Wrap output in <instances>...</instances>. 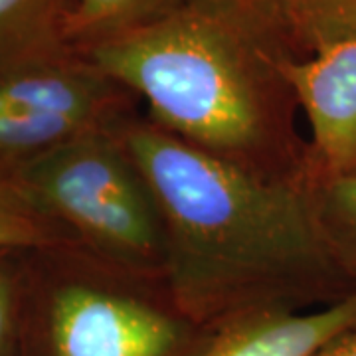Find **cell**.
<instances>
[{"instance_id":"6da1fadb","label":"cell","mask_w":356,"mask_h":356,"mask_svg":"<svg viewBox=\"0 0 356 356\" xmlns=\"http://www.w3.org/2000/svg\"><path fill=\"white\" fill-rule=\"evenodd\" d=\"M165 229V287L192 321L295 301L334 303L356 289L318 229L311 178H273L204 153L131 115L121 125Z\"/></svg>"},{"instance_id":"7a4b0ae2","label":"cell","mask_w":356,"mask_h":356,"mask_svg":"<svg viewBox=\"0 0 356 356\" xmlns=\"http://www.w3.org/2000/svg\"><path fill=\"white\" fill-rule=\"evenodd\" d=\"M81 54L172 137L264 177H309L287 56L234 0H191Z\"/></svg>"},{"instance_id":"3957f363","label":"cell","mask_w":356,"mask_h":356,"mask_svg":"<svg viewBox=\"0 0 356 356\" xmlns=\"http://www.w3.org/2000/svg\"><path fill=\"white\" fill-rule=\"evenodd\" d=\"M123 121L77 135L2 177L51 228L70 234L95 261L163 283V220L123 140Z\"/></svg>"},{"instance_id":"277c9868","label":"cell","mask_w":356,"mask_h":356,"mask_svg":"<svg viewBox=\"0 0 356 356\" xmlns=\"http://www.w3.org/2000/svg\"><path fill=\"white\" fill-rule=\"evenodd\" d=\"M133 95L70 46L0 60V175L93 129L119 125Z\"/></svg>"},{"instance_id":"5b68a950","label":"cell","mask_w":356,"mask_h":356,"mask_svg":"<svg viewBox=\"0 0 356 356\" xmlns=\"http://www.w3.org/2000/svg\"><path fill=\"white\" fill-rule=\"evenodd\" d=\"M133 280L103 266V273L56 281L44 309L50 355L177 356L191 341L188 317L154 303L129 285Z\"/></svg>"},{"instance_id":"8992f818","label":"cell","mask_w":356,"mask_h":356,"mask_svg":"<svg viewBox=\"0 0 356 356\" xmlns=\"http://www.w3.org/2000/svg\"><path fill=\"white\" fill-rule=\"evenodd\" d=\"M309 125V178L356 170V34L307 60H281Z\"/></svg>"},{"instance_id":"52a82bcc","label":"cell","mask_w":356,"mask_h":356,"mask_svg":"<svg viewBox=\"0 0 356 356\" xmlns=\"http://www.w3.org/2000/svg\"><path fill=\"white\" fill-rule=\"evenodd\" d=\"M356 329V289L317 309L261 307L222 323L204 356H315Z\"/></svg>"},{"instance_id":"ba28073f","label":"cell","mask_w":356,"mask_h":356,"mask_svg":"<svg viewBox=\"0 0 356 356\" xmlns=\"http://www.w3.org/2000/svg\"><path fill=\"white\" fill-rule=\"evenodd\" d=\"M289 60L356 34V0H234Z\"/></svg>"},{"instance_id":"9c48e42d","label":"cell","mask_w":356,"mask_h":356,"mask_svg":"<svg viewBox=\"0 0 356 356\" xmlns=\"http://www.w3.org/2000/svg\"><path fill=\"white\" fill-rule=\"evenodd\" d=\"M191 0H76L65 44L86 51L163 20Z\"/></svg>"},{"instance_id":"30bf717a","label":"cell","mask_w":356,"mask_h":356,"mask_svg":"<svg viewBox=\"0 0 356 356\" xmlns=\"http://www.w3.org/2000/svg\"><path fill=\"white\" fill-rule=\"evenodd\" d=\"M76 0H0V60L56 50Z\"/></svg>"},{"instance_id":"8fae6325","label":"cell","mask_w":356,"mask_h":356,"mask_svg":"<svg viewBox=\"0 0 356 356\" xmlns=\"http://www.w3.org/2000/svg\"><path fill=\"white\" fill-rule=\"evenodd\" d=\"M311 198L323 242L334 266L356 287V170L311 178Z\"/></svg>"},{"instance_id":"7c38bea8","label":"cell","mask_w":356,"mask_h":356,"mask_svg":"<svg viewBox=\"0 0 356 356\" xmlns=\"http://www.w3.org/2000/svg\"><path fill=\"white\" fill-rule=\"evenodd\" d=\"M58 243L60 234L0 175V252L50 250Z\"/></svg>"},{"instance_id":"4fadbf2b","label":"cell","mask_w":356,"mask_h":356,"mask_svg":"<svg viewBox=\"0 0 356 356\" xmlns=\"http://www.w3.org/2000/svg\"><path fill=\"white\" fill-rule=\"evenodd\" d=\"M16 254L0 252V356L10 355L24 291L22 273L14 259Z\"/></svg>"},{"instance_id":"5bb4252c","label":"cell","mask_w":356,"mask_h":356,"mask_svg":"<svg viewBox=\"0 0 356 356\" xmlns=\"http://www.w3.org/2000/svg\"><path fill=\"white\" fill-rule=\"evenodd\" d=\"M315 356H356V329L327 344Z\"/></svg>"}]
</instances>
